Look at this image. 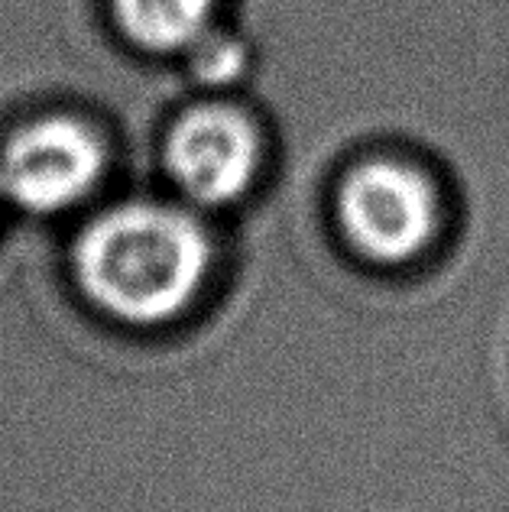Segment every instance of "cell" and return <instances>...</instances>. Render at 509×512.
Masks as SVG:
<instances>
[{"mask_svg":"<svg viewBox=\"0 0 509 512\" xmlns=\"http://www.w3.org/2000/svg\"><path fill=\"white\" fill-rule=\"evenodd\" d=\"M218 0H111L120 33L146 52H189L211 36Z\"/></svg>","mask_w":509,"mask_h":512,"instance_id":"cell-5","label":"cell"},{"mask_svg":"<svg viewBox=\"0 0 509 512\" xmlns=\"http://www.w3.org/2000/svg\"><path fill=\"white\" fill-rule=\"evenodd\" d=\"M263 143L257 124L231 104H198L166 137V169L179 192L202 208L244 198L260 175Z\"/></svg>","mask_w":509,"mask_h":512,"instance_id":"cell-4","label":"cell"},{"mask_svg":"<svg viewBox=\"0 0 509 512\" xmlns=\"http://www.w3.org/2000/svg\"><path fill=\"white\" fill-rule=\"evenodd\" d=\"M104 143L75 117H39L0 146V192L23 211L59 214L95 192L104 175Z\"/></svg>","mask_w":509,"mask_h":512,"instance_id":"cell-3","label":"cell"},{"mask_svg":"<svg viewBox=\"0 0 509 512\" xmlns=\"http://www.w3.org/2000/svg\"><path fill=\"white\" fill-rule=\"evenodd\" d=\"M78 286L117 321L163 325L202 292L211 240L189 211L130 201L98 214L75 244Z\"/></svg>","mask_w":509,"mask_h":512,"instance_id":"cell-1","label":"cell"},{"mask_svg":"<svg viewBox=\"0 0 509 512\" xmlns=\"http://www.w3.org/2000/svg\"><path fill=\"white\" fill-rule=\"evenodd\" d=\"M438 195L425 172L399 159H367L338 188V221L373 263H406L438 234Z\"/></svg>","mask_w":509,"mask_h":512,"instance_id":"cell-2","label":"cell"}]
</instances>
